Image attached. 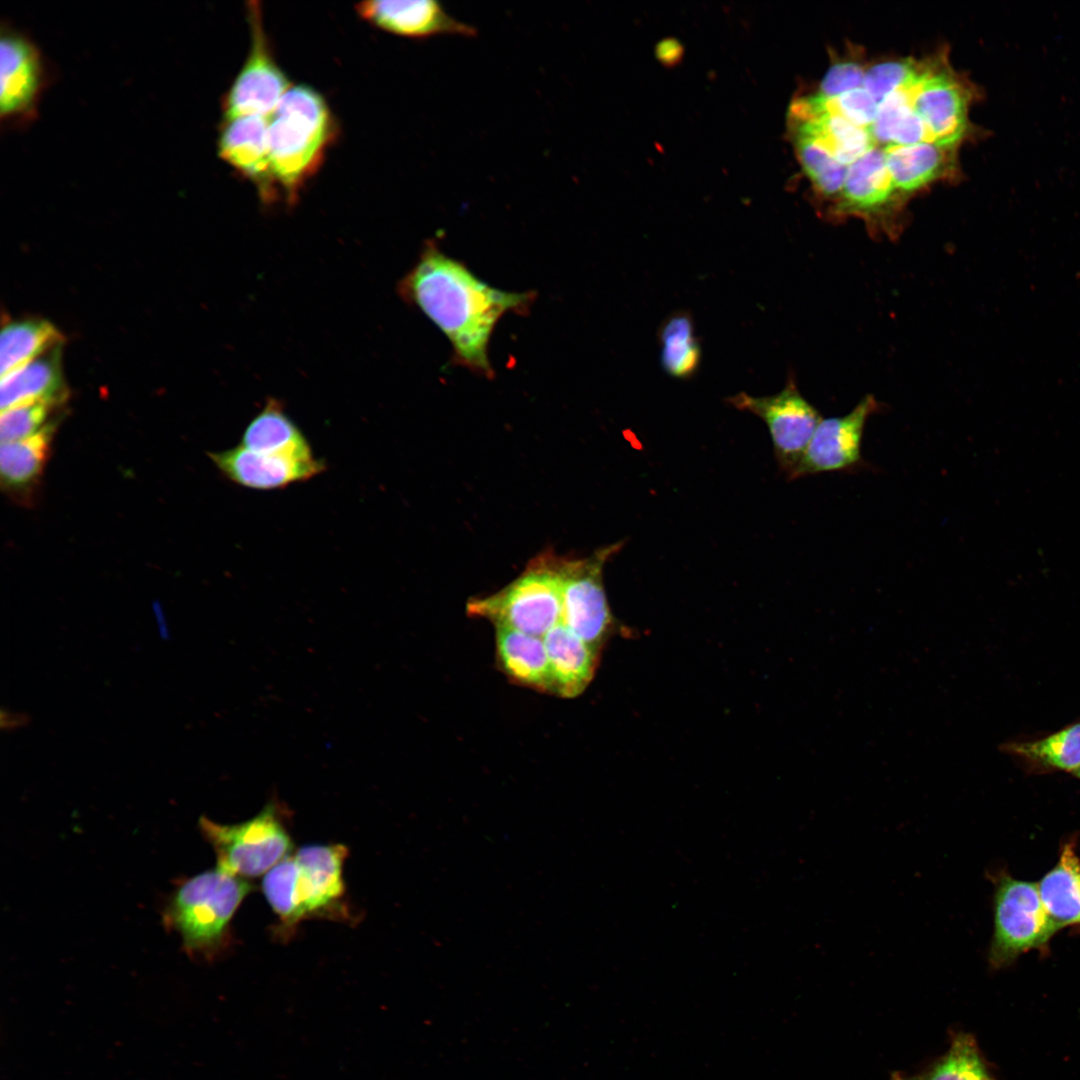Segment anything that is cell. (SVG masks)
I'll list each match as a JSON object with an SVG mask.
<instances>
[{"mask_svg": "<svg viewBox=\"0 0 1080 1080\" xmlns=\"http://www.w3.org/2000/svg\"><path fill=\"white\" fill-rule=\"evenodd\" d=\"M943 50L872 62L863 56L844 84L801 97L814 111L817 146L843 179L865 156L881 158L887 169L918 146L960 149L976 136L969 109L978 89Z\"/></svg>", "mask_w": 1080, "mask_h": 1080, "instance_id": "obj_1", "label": "cell"}, {"mask_svg": "<svg viewBox=\"0 0 1080 1080\" xmlns=\"http://www.w3.org/2000/svg\"><path fill=\"white\" fill-rule=\"evenodd\" d=\"M399 291L448 339L452 363L485 377L494 375L489 344L498 321L509 312H528L536 296L490 286L434 241L425 244Z\"/></svg>", "mask_w": 1080, "mask_h": 1080, "instance_id": "obj_2", "label": "cell"}, {"mask_svg": "<svg viewBox=\"0 0 1080 1080\" xmlns=\"http://www.w3.org/2000/svg\"><path fill=\"white\" fill-rule=\"evenodd\" d=\"M271 171L289 200L318 169L334 136V124L324 98L314 89L290 88L268 116Z\"/></svg>", "mask_w": 1080, "mask_h": 1080, "instance_id": "obj_3", "label": "cell"}, {"mask_svg": "<svg viewBox=\"0 0 1080 1080\" xmlns=\"http://www.w3.org/2000/svg\"><path fill=\"white\" fill-rule=\"evenodd\" d=\"M250 889L244 878L219 867L199 873L170 894L164 923L181 936L188 954L214 958L228 944L231 920Z\"/></svg>", "mask_w": 1080, "mask_h": 1080, "instance_id": "obj_4", "label": "cell"}, {"mask_svg": "<svg viewBox=\"0 0 1080 1080\" xmlns=\"http://www.w3.org/2000/svg\"><path fill=\"white\" fill-rule=\"evenodd\" d=\"M346 856L347 849L340 844L304 846L265 874L264 895L286 926L338 903L345 890Z\"/></svg>", "mask_w": 1080, "mask_h": 1080, "instance_id": "obj_5", "label": "cell"}, {"mask_svg": "<svg viewBox=\"0 0 1080 1080\" xmlns=\"http://www.w3.org/2000/svg\"><path fill=\"white\" fill-rule=\"evenodd\" d=\"M562 557L544 552L532 559L524 572L502 590L472 599V616L543 638L562 621Z\"/></svg>", "mask_w": 1080, "mask_h": 1080, "instance_id": "obj_6", "label": "cell"}, {"mask_svg": "<svg viewBox=\"0 0 1080 1080\" xmlns=\"http://www.w3.org/2000/svg\"><path fill=\"white\" fill-rule=\"evenodd\" d=\"M199 825L215 851L217 867L244 879L266 874L292 847L276 801L238 824H219L201 817Z\"/></svg>", "mask_w": 1080, "mask_h": 1080, "instance_id": "obj_7", "label": "cell"}, {"mask_svg": "<svg viewBox=\"0 0 1080 1080\" xmlns=\"http://www.w3.org/2000/svg\"><path fill=\"white\" fill-rule=\"evenodd\" d=\"M1054 933L1036 884L1006 875L997 879L991 968L1005 967L1020 954L1044 946Z\"/></svg>", "mask_w": 1080, "mask_h": 1080, "instance_id": "obj_8", "label": "cell"}, {"mask_svg": "<svg viewBox=\"0 0 1080 1080\" xmlns=\"http://www.w3.org/2000/svg\"><path fill=\"white\" fill-rule=\"evenodd\" d=\"M624 541L596 550L583 558L562 557V621L589 645L600 650L614 627L603 583L606 562Z\"/></svg>", "mask_w": 1080, "mask_h": 1080, "instance_id": "obj_9", "label": "cell"}, {"mask_svg": "<svg viewBox=\"0 0 1080 1080\" xmlns=\"http://www.w3.org/2000/svg\"><path fill=\"white\" fill-rule=\"evenodd\" d=\"M738 410L752 413L767 425L779 469L787 479L801 461L822 420L821 414L799 391L793 376L777 394L756 397L740 392L727 399Z\"/></svg>", "mask_w": 1080, "mask_h": 1080, "instance_id": "obj_10", "label": "cell"}, {"mask_svg": "<svg viewBox=\"0 0 1080 1080\" xmlns=\"http://www.w3.org/2000/svg\"><path fill=\"white\" fill-rule=\"evenodd\" d=\"M881 406L874 395H865L847 414L822 418L806 451L788 480L821 473H856L871 468L862 454L868 419Z\"/></svg>", "mask_w": 1080, "mask_h": 1080, "instance_id": "obj_11", "label": "cell"}, {"mask_svg": "<svg viewBox=\"0 0 1080 1080\" xmlns=\"http://www.w3.org/2000/svg\"><path fill=\"white\" fill-rule=\"evenodd\" d=\"M252 43L249 55L224 100V118L269 116L290 89L267 44L258 2L248 3Z\"/></svg>", "mask_w": 1080, "mask_h": 1080, "instance_id": "obj_12", "label": "cell"}, {"mask_svg": "<svg viewBox=\"0 0 1080 1080\" xmlns=\"http://www.w3.org/2000/svg\"><path fill=\"white\" fill-rule=\"evenodd\" d=\"M208 455L227 479L254 490L285 488L309 480L325 469V463L315 457L260 453L241 445Z\"/></svg>", "mask_w": 1080, "mask_h": 1080, "instance_id": "obj_13", "label": "cell"}, {"mask_svg": "<svg viewBox=\"0 0 1080 1080\" xmlns=\"http://www.w3.org/2000/svg\"><path fill=\"white\" fill-rule=\"evenodd\" d=\"M0 55L2 120H23L35 111L43 87L40 54L24 36L5 31L2 32Z\"/></svg>", "mask_w": 1080, "mask_h": 1080, "instance_id": "obj_14", "label": "cell"}, {"mask_svg": "<svg viewBox=\"0 0 1080 1080\" xmlns=\"http://www.w3.org/2000/svg\"><path fill=\"white\" fill-rule=\"evenodd\" d=\"M359 15L369 23L393 34L410 38H427L452 34L472 37L477 30L448 14L434 0H372L356 6Z\"/></svg>", "mask_w": 1080, "mask_h": 1080, "instance_id": "obj_15", "label": "cell"}, {"mask_svg": "<svg viewBox=\"0 0 1080 1080\" xmlns=\"http://www.w3.org/2000/svg\"><path fill=\"white\" fill-rule=\"evenodd\" d=\"M268 116L227 120L218 141L221 158L256 183L264 200L274 196L268 146Z\"/></svg>", "mask_w": 1080, "mask_h": 1080, "instance_id": "obj_16", "label": "cell"}, {"mask_svg": "<svg viewBox=\"0 0 1080 1080\" xmlns=\"http://www.w3.org/2000/svg\"><path fill=\"white\" fill-rule=\"evenodd\" d=\"M543 641L552 692L566 698L580 695L594 676L600 650L583 641L563 623L550 629Z\"/></svg>", "mask_w": 1080, "mask_h": 1080, "instance_id": "obj_17", "label": "cell"}, {"mask_svg": "<svg viewBox=\"0 0 1080 1080\" xmlns=\"http://www.w3.org/2000/svg\"><path fill=\"white\" fill-rule=\"evenodd\" d=\"M55 431V422H49L31 437L2 443L1 485L7 494L19 501L31 502L48 463Z\"/></svg>", "mask_w": 1080, "mask_h": 1080, "instance_id": "obj_18", "label": "cell"}, {"mask_svg": "<svg viewBox=\"0 0 1080 1080\" xmlns=\"http://www.w3.org/2000/svg\"><path fill=\"white\" fill-rule=\"evenodd\" d=\"M59 354L57 346L1 377V410L30 402H45L54 407L63 402L67 392Z\"/></svg>", "mask_w": 1080, "mask_h": 1080, "instance_id": "obj_19", "label": "cell"}, {"mask_svg": "<svg viewBox=\"0 0 1080 1080\" xmlns=\"http://www.w3.org/2000/svg\"><path fill=\"white\" fill-rule=\"evenodd\" d=\"M495 627L497 658L505 674L521 685L552 692L543 638L507 627Z\"/></svg>", "mask_w": 1080, "mask_h": 1080, "instance_id": "obj_20", "label": "cell"}, {"mask_svg": "<svg viewBox=\"0 0 1080 1080\" xmlns=\"http://www.w3.org/2000/svg\"><path fill=\"white\" fill-rule=\"evenodd\" d=\"M1037 887L1055 932L1069 926H1080V859L1074 843L1064 845L1057 864Z\"/></svg>", "mask_w": 1080, "mask_h": 1080, "instance_id": "obj_21", "label": "cell"}, {"mask_svg": "<svg viewBox=\"0 0 1080 1080\" xmlns=\"http://www.w3.org/2000/svg\"><path fill=\"white\" fill-rule=\"evenodd\" d=\"M240 445L260 453L314 458L307 438L276 399L268 400L249 422Z\"/></svg>", "mask_w": 1080, "mask_h": 1080, "instance_id": "obj_22", "label": "cell"}, {"mask_svg": "<svg viewBox=\"0 0 1080 1080\" xmlns=\"http://www.w3.org/2000/svg\"><path fill=\"white\" fill-rule=\"evenodd\" d=\"M1001 751L1021 760L1032 772L1074 773L1080 768V721L1037 740L1005 743Z\"/></svg>", "mask_w": 1080, "mask_h": 1080, "instance_id": "obj_23", "label": "cell"}, {"mask_svg": "<svg viewBox=\"0 0 1080 1080\" xmlns=\"http://www.w3.org/2000/svg\"><path fill=\"white\" fill-rule=\"evenodd\" d=\"M658 338L662 369L673 378L693 377L700 367L702 350L691 314L687 311L670 314L659 327Z\"/></svg>", "mask_w": 1080, "mask_h": 1080, "instance_id": "obj_24", "label": "cell"}, {"mask_svg": "<svg viewBox=\"0 0 1080 1080\" xmlns=\"http://www.w3.org/2000/svg\"><path fill=\"white\" fill-rule=\"evenodd\" d=\"M61 340L58 330L45 320L8 323L0 338L1 377L59 346Z\"/></svg>", "mask_w": 1080, "mask_h": 1080, "instance_id": "obj_25", "label": "cell"}, {"mask_svg": "<svg viewBox=\"0 0 1080 1080\" xmlns=\"http://www.w3.org/2000/svg\"><path fill=\"white\" fill-rule=\"evenodd\" d=\"M921 1080H998L983 1056L975 1037L968 1032L951 1033L947 1051L936 1059Z\"/></svg>", "mask_w": 1080, "mask_h": 1080, "instance_id": "obj_26", "label": "cell"}, {"mask_svg": "<svg viewBox=\"0 0 1080 1080\" xmlns=\"http://www.w3.org/2000/svg\"><path fill=\"white\" fill-rule=\"evenodd\" d=\"M53 407L38 401L3 410L0 416L1 442L23 440L39 432L48 424V415Z\"/></svg>", "mask_w": 1080, "mask_h": 1080, "instance_id": "obj_27", "label": "cell"}, {"mask_svg": "<svg viewBox=\"0 0 1080 1080\" xmlns=\"http://www.w3.org/2000/svg\"><path fill=\"white\" fill-rule=\"evenodd\" d=\"M890 1080H921V1079H919L918 1077H915V1076H908L905 1073L900 1072V1071H894L891 1074Z\"/></svg>", "mask_w": 1080, "mask_h": 1080, "instance_id": "obj_28", "label": "cell"}, {"mask_svg": "<svg viewBox=\"0 0 1080 1080\" xmlns=\"http://www.w3.org/2000/svg\"><path fill=\"white\" fill-rule=\"evenodd\" d=\"M1074 775L1080 779V768L1074 772Z\"/></svg>", "mask_w": 1080, "mask_h": 1080, "instance_id": "obj_29", "label": "cell"}]
</instances>
